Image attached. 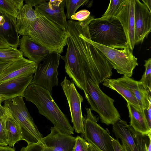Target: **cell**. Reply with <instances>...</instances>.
<instances>
[{"label": "cell", "instance_id": "1", "mask_svg": "<svg viewBox=\"0 0 151 151\" xmlns=\"http://www.w3.org/2000/svg\"><path fill=\"white\" fill-rule=\"evenodd\" d=\"M84 79L83 91L91 111L97 112L101 122L113 125L121 116L114 100L101 89L99 84L112 75V68L97 48L91 50L81 59Z\"/></svg>", "mask_w": 151, "mask_h": 151}, {"label": "cell", "instance_id": "2", "mask_svg": "<svg viewBox=\"0 0 151 151\" xmlns=\"http://www.w3.org/2000/svg\"><path fill=\"white\" fill-rule=\"evenodd\" d=\"M22 96L34 104L39 113L50 121L60 132L68 135L74 134V129L48 91L40 86L30 84Z\"/></svg>", "mask_w": 151, "mask_h": 151}, {"label": "cell", "instance_id": "3", "mask_svg": "<svg viewBox=\"0 0 151 151\" xmlns=\"http://www.w3.org/2000/svg\"><path fill=\"white\" fill-rule=\"evenodd\" d=\"M35 12L36 19L26 35L48 50L60 54L67 45L66 29Z\"/></svg>", "mask_w": 151, "mask_h": 151}, {"label": "cell", "instance_id": "4", "mask_svg": "<svg viewBox=\"0 0 151 151\" xmlns=\"http://www.w3.org/2000/svg\"><path fill=\"white\" fill-rule=\"evenodd\" d=\"M88 27L92 42L116 49L128 47L123 28L117 19L107 21L94 19L89 23Z\"/></svg>", "mask_w": 151, "mask_h": 151}, {"label": "cell", "instance_id": "5", "mask_svg": "<svg viewBox=\"0 0 151 151\" xmlns=\"http://www.w3.org/2000/svg\"><path fill=\"white\" fill-rule=\"evenodd\" d=\"M22 96L5 100L3 106L21 127L22 140L27 145L35 144L43 137L27 108Z\"/></svg>", "mask_w": 151, "mask_h": 151}, {"label": "cell", "instance_id": "6", "mask_svg": "<svg viewBox=\"0 0 151 151\" xmlns=\"http://www.w3.org/2000/svg\"><path fill=\"white\" fill-rule=\"evenodd\" d=\"M91 42L101 53L112 68L123 76L131 77L138 65L137 59L129 47L119 50L92 42Z\"/></svg>", "mask_w": 151, "mask_h": 151}, {"label": "cell", "instance_id": "7", "mask_svg": "<svg viewBox=\"0 0 151 151\" xmlns=\"http://www.w3.org/2000/svg\"><path fill=\"white\" fill-rule=\"evenodd\" d=\"M87 115L83 116L85 139L102 151H114L112 137L107 129H104L97 124L99 118L92 112L90 108L85 107Z\"/></svg>", "mask_w": 151, "mask_h": 151}, {"label": "cell", "instance_id": "8", "mask_svg": "<svg viewBox=\"0 0 151 151\" xmlns=\"http://www.w3.org/2000/svg\"><path fill=\"white\" fill-rule=\"evenodd\" d=\"M50 133L35 144L23 147L20 151H72L76 137L60 132L52 127Z\"/></svg>", "mask_w": 151, "mask_h": 151}, {"label": "cell", "instance_id": "9", "mask_svg": "<svg viewBox=\"0 0 151 151\" xmlns=\"http://www.w3.org/2000/svg\"><path fill=\"white\" fill-rule=\"evenodd\" d=\"M61 55L52 52L38 64L30 84L40 86L48 91L52 95V89L58 84V68Z\"/></svg>", "mask_w": 151, "mask_h": 151}, {"label": "cell", "instance_id": "10", "mask_svg": "<svg viewBox=\"0 0 151 151\" xmlns=\"http://www.w3.org/2000/svg\"><path fill=\"white\" fill-rule=\"evenodd\" d=\"M60 85L68 102L73 128L76 133L83 134L84 126L81 107L83 98L77 91L74 83L67 79L66 76Z\"/></svg>", "mask_w": 151, "mask_h": 151}, {"label": "cell", "instance_id": "11", "mask_svg": "<svg viewBox=\"0 0 151 151\" xmlns=\"http://www.w3.org/2000/svg\"><path fill=\"white\" fill-rule=\"evenodd\" d=\"M113 125L112 131L117 139H120L130 151H146L149 138L135 131L127 122L121 119Z\"/></svg>", "mask_w": 151, "mask_h": 151}, {"label": "cell", "instance_id": "12", "mask_svg": "<svg viewBox=\"0 0 151 151\" xmlns=\"http://www.w3.org/2000/svg\"><path fill=\"white\" fill-rule=\"evenodd\" d=\"M135 0H125L115 19L120 23L126 35L128 47L132 51L134 44Z\"/></svg>", "mask_w": 151, "mask_h": 151}, {"label": "cell", "instance_id": "13", "mask_svg": "<svg viewBox=\"0 0 151 151\" xmlns=\"http://www.w3.org/2000/svg\"><path fill=\"white\" fill-rule=\"evenodd\" d=\"M134 44L142 43L151 31V12L143 3L135 0Z\"/></svg>", "mask_w": 151, "mask_h": 151}, {"label": "cell", "instance_id": "14", "mask_svg": "<svg viewBox=\"0 0 151 151\" xmlns=\"http://www.w3.org/2000/svg\"><path fill=\"white\" fill-rule=\"evenodd\" d=\"M38 64L23 57L12 62L0 74V83L29 74H34Z\"/></svg>", "mask_w": 151, "mask_h": 151}, {"label": "cell", "instance_id": "15", "mask_svg": "<svg viewBox=\"0 0 151 151\" xmlns=\"http://www.w3.org/2000/svg\"><path fill=\"white\" fill-rule=\"evenodd\" d=\"M33 74L25 75L0 83V97L5 100L22 96L30 84Z\"/></svg>", "mask_w": 151, "mask_h": 151}, {"label": "cell", "instance_id": "16", "mask_svg": "<svg viewBox=\"0 0 151 151\" xmlns=\"http://www.w3.org/2000/svg\"><path fill=\"white\" fill-rule=\"evenodd\" d=\"M65 0L59 6H49L48 0H36L35 10L66 29L68 22L64 12Z\"/></svg>", "mask_w": 151, "mask_h": 151}, {"label": "cell", "instance_id": "17", "mask_svg": "<svg viewBox=\"0 0 151 151\" xmlns=\"http://www.w3.org/2000/svg\"><path fill=\"white\" fill-rule=\"evenodd\" d=\"M20 50L28 60L38 64L52 52L39 44L27 35L19 40Z\"/></svg>", "mask_w": 151, "mask_h": 151}, {"label": "cell", "instance_id": "18", "mask_svg": "<svg viewBox=\"0 0 151 151\" xmlns=\"http://www.w3.org/2000/svg\"><path fill=\"white\" fill-rule=\"evenodd\" d=\"M16 19L5 13L0 12V38L9 46L17 48L19 36L16 26Z\"/></svg>", "mask_w": 151, "mask_h": 151}, {"label": "cell", "instance_id": "19", "mask_svg": "<svg viewBox=\"0 0 151 151\" xmlns=\"http://www.w3.org/2000/svg\"><path fill=\"white\" fill-rule=\"evenodd\" d=\"M121 84L129 90L137 100L143 112L147 109L151 101V95L143 87L140 81H136L130 77L123 76L116 79Z\"/></svg>", "mask_w": 151, "mask_h": 151}, {"label": "cell", "instance_id": "20", "mask_svg": "<svg viewBox=\"0 0 151 151\" xmlns=\"http://www.w3.org/2000/svg\"><path fill=\"white\" fill-rule=\"evenodd\" d=\"M33 6L26 4L23 5L16 19V26L19 36L26 35L36 18Z\"/></svg>", "mask_w": 151, "mask_h": 151}, {"label": "cell", "instance_id": "21", "mask_svg": "<svg viewBox=\"0 0 151 151\" xmlns=\"http://www.w3.org/2000/svg\"><path fill=\"white\" fill-rule=\"evenodd\" d=\"M127 106L130 118L129 125L135 131L142 135H147L151 132V129L148 125L145 115L129 102H127Z\"/></svg>", "mask_w": 151, "mask_h": 151}, {"label": "cell", "instance_id": "22", "mask_svg": "<svg viewBox=\"0 0 151 151\" xmlns=\"http://www.w3.org/2000/svg\"><path fill=\"white\" fill-rule=\"evenodd\" d=\"M103 86L117 92L126 101L134 106L137 109L144 114L135 96L131 91L119 83L116 79H107L104 81Z\"/></svg>", "mask_w": 151, "mask_h": 151}, {"label": "cell", "instance_id": "23", "mask_svg": "<svg viewBox=\"0 0 151 151\" xmlns=\"http://www.w3.org/2000/svg\"><path fill=\"white\" fill-rule=\"evenodd\" d=\"M9 146L13 147L18 141L22 140L21 127L7 111L5 121Z\"/></svg>", "mask_w": 151, "mask_h": 151}, {"label": "cell", "instance_id": "24", "mask_svg": "<svg viewBox=\"0 0 151 151\" xmlns=\"http://www.w3.org/2000/svg\"><path fill=\"white\" fill-rule=\"evenodd\" d=\"M23 0H0V11L16 19L23 6Z\"/></svg>", "mask_w": 151, "mask_h": 151}, {"label": "cell", "instance_id": "25", "mask_svg": "<svg viewBox=\"0 0 151 151\" xmlns=\"http://www.w3.org/2000/svg\"><path fill=\"white\" fill-rule=\"evenodd\" d=\"M125 0H111L105 13L99 18L96 19L109 21L115 19L117 14L123 4Z\"/></svg>", "mask_w": 151, "mask_h": 151}, {"label": "cell", "instance_id": "26", "mask_svg": "<svg viewBox=\"0 0 151 151\" xmlns=\"http://www.w3.org/2000/svg\"><path fill=\"white\" fill-rule=\"evenodd\" d=\"M23 57V53L17 48L0 49V63L13 62Z\"/></svg>", "mask_w": 151, "mask_h": 151}, {"label": "cell", "instance_id": "27", "mask_svg": "<svg viewBox=\"0 0 151 151\" xmlns=\"http://www.w3.org/2000/svg\"><path fill=\"white\" fill-rule=\"evenodd\" d=\"M144 66L145 68L140 81L142 83L144 88L147 91L149 94L151 93V58H149L145 60Z\"/></svg>", "mask_w": 151, "mask_h": 151}, {"label": "cell", "instance_id": "28", "mask_svg": "<svg viewBox=\"0 0 151 151\" xmlns=\"http://www.w3.org/2000/svg\"><path fill=\"white\" fill-rule=\"evenodd\" d=\"M65 6L66 9L65 14L66 19H70L77 9L81 6L87 4L89 1L87 0H65Z\"/></svg>", "mask_w": 151, "mask_h": 151}, {"label": "cell", "instance_id": "29", "mask_svg": "<svg viewBox=\"0 0 151 151\" xmlns=\"http://www.w3.org/2000/svg\"><path fill=\"white\" fill-rule=\"evenodd\" d=\"M7 113V112L5 115L0 117V146H7L8 145L5 124Z\"/></svg>", "mask_w": 151, "mask_h": 151}, {"label": "cell", "instance_id": "30", "mask_svg": "<svg viewBox=\"0 0 151 151\" xmlns=\"http://www.w3.org/2000/svg\"><path fill=\"white\" fill-rule=\"evenodd\" d=\"M88 143L79 136L76 137L74 145L72 151H88Z\"/></svg>", "mask_w": 151, "mask_h": 151}, {"label": "cell", "instance_id": "31", "mask_svg": "<svg viewBox=\"0 0 151 151\" xmlns=\"http://www.w3.org/2000/svg\"><path fill=\"white\" fill-rule=\"evenodd\" d=\"M90 12L86 9L80 10L71 16L70 20L82 21L86 19L90 16Z\"/></svg>", "mask_w": 151, "mask_h": 151}, {"label": "cell", "instance_id": "32", "mask_svg": "<svg viewBox=\"0 0 151 151\" xmlns=\"http://www.w3.org/2000/svg\"><path fill=\"white\" fill-rule=\"evenodd\" d=\"M114 151H126L124 147L119 143L118 139L112 137Z\"/></svg>", "mask_w": 151, "mask_h": 151}, {"label": "cell", "instance_id": "33", "mask_svg": "<svg viewBox=\"0 0 151 151\" xmlns=\"http://www.w3.org/2000/svg\"><path fill=\"white\" fill-rule=\"evenodd\" d=\"M145 116L149 127L151 129V101L148 108L144 110Z\"/></svg>", "mask_w": 151, "mask_h": 151}, {"label": "cell", "instance_id": "34", "mask_svg": "<svg viewBox=\"0 0 151 151\" xmlns=\"http://www.w3.org/2000/svg\"><path fill=\"white\" fill-rule=\"evenodd\" d=\"M63 0H53L48 1V5L49 6H59Z\"/></svg>", "mask_w": 151, "mask_h": 151}, {"label": "cell", "instance_id": "35", "mask_svg": "<svg viewBox=\"0 0 151 151\" xmlns=\"http://www.w3.org/2000/svg\"><path fill=\"white\" fill-rule=\"evenodd\" d=\"M88 151H102L92 143L90 142H88Z\"/></svg>", "mask_w": 151, "mask_h": 151}, {"label": "cell", "instance_id": "36", "mask_svg": "<svg viewBox=\"0 0 151 151\" xmlns=\"http://www.w3.org/2000/svg\"><path fill=\"white\" fill-rule=\"evenodd\" d=\"M2 101H0V117L5 115L7 113L6 108L1 104Z\"/></svg>", "mask_w": 151, "mask_h": 151}, {"label": "cell", "instance_id": "37", "mask_svg": "<svg viewBox=\"0 0 151 151\" xmlns=\"http://www.w3.org/2000/svg\"><path fill=\"white\" fill-rule=\"evenodd\" d=\"M10 47L4 40L0 38V49L7 48Z\"/></svg>", "mask_w": 151, "mask_h": 151}, {"label": "cell", "instance_id": "38", "mask_svg": "<svg viewBox=\"0 0 151 151\" xmlns=\"http://www.w3.org/2000/svg\"><path fill=\"white\" fill-rule=\"evenodd\" d=\"M143 3L146 6L149 11L151 12V0H142Z\"/></svg>", "mask_w": 151, "mask_h": 151}, {"label": "cell", "instance_id": "39", "mask_svg": "<svg viewBox=\"0 0 151 151\" xmlns=\"http://www.w3.org/2000/svg\"><path fill=\"white\" fill-rule=\"evenodd\" d=\"M0 151H15V149L9 146H0Z\"/></svg>", "mask_w": 151, "mask_h": 151}, {"label": "cell", "instance_id": "40", "mask_svg": "<svg viewBox=\"0 0 151 151\" xmlns=\"http://www.w3.org/2000/svg\"><path fill=\"white\" fill-rule=\"evenodd\" d=\"M147 136L149 138V142L147 146L146 151H151V132H150Z\"/></svg>", "mask_w": 151, "mask_h": 151}, {"label": "cell", "instance_id": "41", "mask_svg": "<svg viewBox=\"0 0 151 151\" xmlns=\"http://www.w3.org/2000/svg\"><path fill=\"white\" fill-rule=\"evenodd\" d=\"M10 62H6L0 63V67L2 66H4L5 65H6L9 63Z\"/></svg>", "mask_w": 151, "mask_h": 151}, {"label": "cell", "instance_id": "42", "mask_svg": "<svg viewBox=\"0 0 151 151\" xmlns=\"http://www.w3.org/2000/svg\"><path fill=\"white\" fill-rule=\"evenodd\" d=\"M5 101V100L4 99L0 97V101Z\"/></svg>", "mask_w": 151, "mask_h": 151}, {"label": "cell", "instance_id": "43", "mask_svg": "<svg viewBox=\"0 0 151 151\" xmlns=\"http://www.w3.org/2000/svg\"><path fill=\"white\" fill-rule=\"evenodd\" d=\"M0 12H1L0 11Z\"/></svg>", "mask_w": 151, "mask_h": 151}]
</instances>
